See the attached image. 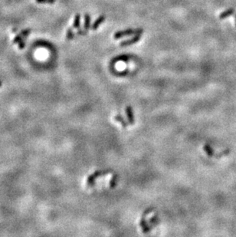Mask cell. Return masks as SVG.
I'll list each match as a JSON object with an SVG mask.
<instances>
[{
	"label": "cell",
	"mask_w": 236,
	"mask_h": 237,
	"mask_svg": "<svg viewBox=\"0 0 236 237\" xmlns=\"http://www.w3.org/2000/svg\"><path fill=\"white\" fill-rule=\"evenodd\" d=\"M235 13L234 9H227L226 11H225V12L221 13L220 16H219V18H220V19H226L227 17H229L230 16L233 15V13Z\"/></svg>",
	"instance_id": "cell-4"
},
{
	"label": "cell",
	"mask_w": 236,
	"mask_h": 237,
	"mask_svg": "<svg viewBox=\"0 0 236 237\" xmlns=\"http://www.w3.org/2000/svg\"><path fill=\"white\" fill-rule=\"evenodd\" d=\"M80 16L79 14H77L74 18V24H73V28H80Z\"/></svg>",
	"instance_id": "cell-6"
},
{
	"label": "cell",
	"mask_w": 236,
	"mask_h": 237,
	"mask_svg": "<svg viewBox=\"0 0 236 237\" xmlns=\"http://www.w3.org/2000/svg\"><path fill=\"white\" fill-rule=\"evenodd\" d=\"M38 3H54L56 0H35Z\"/></svg>",
	"instance_id": "cell-11"
},
{
	"label": "cell",
	"mask_w": 236,
	"mask_h": 237,
	"mask_svg": "<svg viewBox=\"0 0 236 237\" xmlns=\"http://www.w3.org/2000/svg\"><path fill=\"white\" fill-rule=\"evenodd\" d=\"M144 32V29L142 28H136V29H130L124 30V31H119V32H116L114 34V39H119L121 38L124 37V36H128V35H141Z\"/></svg>",
	"instance_id": "cell-1"
},
{
	"label": "cell",
	"mask_w": 236,
	"mask_h": 237,
	"mask_svg": "<svg viewBox=\"0 0 236 237\" xmlns=\"http://www.w3.org/2000/svg\"><path fill=\"white\" fill-rule=\"evenodd\" d=\"M23 36L21 35V34H19V35H18L17 36H16V38L14 39V40H13V43H19V42H21L22 40H23Z\"/></svg>",
	"instance_id": "cell-10"
},
{
	"label": "cell",
	"mask_w": 236,
	"mask_h": 237,
	"mask_svg": "<svg viewBox=\"0 0 236 237\" xmlns=\"http://www.w3.org/2000/svg\"><path fill=\"white\" fill-rule=\"evenodd\" d=\"M30 32H31V29H25V30H23V31H22L21 32H20V34H21L23 36V38H27L28 36V35L30 34Z\"/></svg>",
	"instance_id": "cell-8"
},
{
	"label": "cell",
	"mask_w": 236,
	"mask_h": 237,
	"mask_svg": "<svg viewBox=\"0 0 236 237\" xmlns=\"http://www.w3.org/2000/svg\"><path fill=\"white\" fill-rule=\"evenodd\" d=\"M233 16H234V17H235V22H236V13H233Z\"/></svg>",
	"instance_id": "cell-13"
},
{
	"label": "cell",
	"mask_w": 236,
	"mask_h": 237,
	"mask_svg": "<svg viewBox=\"0 0 236 237\" xmlns=\"http://www.w3.org/2000/svg\"><path fill=\"white\" fill-rule=\"evenodd\" d=\"M2 82H1V81H0V87L2 86Z\"/></svg>",
	"instance_id": "cell-15"
},
{
	"label": "cell",
	"mask_w": 236,
	"mask_h": 237,
	"mask_svg": "<svg viewBox=\"0 0 236 237\" xmlns=\"http://www.w3.org/2000/svg\"><path fill=\"white\" fill-rule=\"evenodd\" d=\"M16 31H17V28H14L13 29V32H16Z\"/></svg>",
	"instance_id": "cell-14"
},
{
	"label": "cell",
	"mask_w": 236,
	"mask_h": 237,
	"mask_svg": "<svg viewBox=\"0 0 236 237\" xmlns=\"http://www.w3.org/2000/svg\"><path fill=\"white\" fill-rule=\"evenodd\" d=\"M75 37H76V34L73 32V31H72V28H68V32H67L66 34V39H68V40H71V39H73Z\"/></svg>",
	"instance_id": "cell-7"
},
{
	"label": "cell",
	"mask_w": 236,
	"mask_h": 237,
	"mask_svg": "<svg viewBox=\"0 0 236 237\" xmlns=\"http://www.w3.org/2000/svg\"><path fill=\"white\" fill-rule=\"evenodd\" d=\"M128 58H129V56H127V55H121V56H119L117 57V58H115V60H114V62H117V61H127Z\"/></svg>",
	"instance_id": "cell-9"
},
{
	"label": "cell",
	"mask_w": 236,
	"mask_h": 237,
	"mask_svg": "<svg viewBox=\"0 0 236 237\" xmlns=\"http://www.w3.org/2000/svg\"><path fill=\"white\" fill-rule=\"evenodd\" d=\"M25 42L23 40H22L21 42H19V49H23L25 48Z\"/></svg>",
	"instance_id": "cell-12"
},
{
	"label": "cell",
	"mask_w": 236,
	"mask_h": 237,
	"mask_svg": "<svg viewBox=\"0 0 236 237\" xmlns=\"http://www.w3.org/2000/svg\"><path fill=\"white\" fill-rule=\"evenodd\" d=\"M85 21H84V30L88 31L89 30L90 28V24H91V17L89 15L86 14L85 15Z\"/></svg>",
	"instance_id": "cell-5"
},
{
	"label": "cell",
	"mask_w": 236,
	"mask_h": 237,
	"mask_svg": "<svg viewBox=\"0 0 236 237\" xmlns=\"http://www.w3.org/2000/svg\"><path fill=\"white\" fill-rule=\"evenodd\" d=\"M106 19V17H105V16H100L96 20H95V22H94V24H93L92 27H91V29L94 30V31H95V30H97L98 28V27L100 26L101 25L102 23L104 22V20Z\"/></svg>",
	"instance_id": "cell-3"
},
{
	"label": "cell",
	"mask_w": 236,
	"mask_h": 237,
	"mask_svg": "<svg viewBox=\"0 0 236 237\" xmlns=\"http://www.w3.org/2000/svg\"><path fill=\"white\" fill-rule=\"evenodd\" d=\"M140 37H141V35H136V36H134V37L132 38V39H128V40L123 41L122 42H121L120 45H121V47H125V46H128V45H130L134 44V43H136V42H137L139 40H140Z\"/></svg>",
	"instance_id": "cell-2"
}]
</instances>
